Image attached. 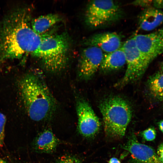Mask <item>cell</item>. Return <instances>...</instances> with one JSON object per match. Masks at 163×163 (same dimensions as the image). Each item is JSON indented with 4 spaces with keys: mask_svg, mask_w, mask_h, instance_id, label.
<instances>
[{
    "mask_svg": "<svg viewBox=\"0 0 163 163\" xmlns=\"http://www.w3.org/2000/svg\"><path fill=\"white\" fill-rule=\"evenodd\" d=\"M126 64L125 53L122 47L111 53H104L100 68L108 72L119 69Z\"/></svg>",
    "mask_w": 163,
    "mask_h": 163,
    "instance_id": "14",
    "label": "cell"
},
{
    "mask_svg": "<svg viewBox=\"0 0 163 163\" xmlns=\"http://www.w3.org/2000/svg\"><path fill=\"white\" fill-rule=\"evenodd\" d=\"M104 53L99 48L88 46L82 50L78 63V74L82 80L90 78L100 68Z\"/></svg>",
    "mask_w": 163,
    "mask_h": 163,
    "instance_id": "8",
    "label": "cell"
},
{
    "mask_svg": "<svg viewBox=\"0 0 163 163\" xmlns=\"http://www.w3.org/2000/svg\"><path fill=\"white\" fill-rule=\"evenodd\" d=\"M70 42L65 34L44 35L32 56L39 59L46 70L57 72L66 66L69 60Z\"/></svg>",
    "mask_w": 163,
    "mask_h": 163,
    "instance_id": "3",
    "label": "cell"
},
{
    "mask_svg": "<svg viewBox=\"0 0 163 163\" xmlns=\"http://www.w3.org/2000/svg\"><path fill=\"white\" fill-rule=\"evenodd\" d=\"M159 129L163 133V120L159 121L158 123Z\"/></svg>",
    "mask_w": 163,
    "mask_h": 163,
    "instance_id": "24",
    "label": "cell"
},
{
    "mask_svg": "<svg viewBox=\"0 0 163 163\" xmlns=\"http://www.w3.org/2000/svg\"><path fill=\"white\" fill-rule=\"evenodd\" d=\"M123 11L118 2L113 0H93L88 4L85 13V21L89 27L97 28L120 19Z\"/></svg>",
    "mask_w": 163,
    "mask_h": 163,
    "instance_id": "5",
    "label": "cell"
},
{
    "mask_svg": "<svg viewBox=\"0 0 163 163\" xmlns=\"http://www.w3.org/2000/svg\"><path fill=\"white\" fill-rule=\"evenodd\" d=\"M6 122V117L0 111V149L2 147L4 144Z\"/></svg>",
    "mask_w": 163,
    "mask_h": 163,
    "instance_id": "18",
    "label": "cell"
},
{
    "mask_svg": "<svg viewBox=\"0 0 163 163\" xmlns=\"http://www.w3.org/2000/svg\"><path fill=\"white\" fill-rule=\"evenodd\" d=\"M76 111L79 133L86 138L94 137L99 131L101 123L91 107L85 100L80 99L77 102Z\"/></svg>",
    "mask_w": 163,
    "mask_h": 163,
    "instance_id": "7",
    "label": "cell"
},
{
    "mask_svg": "<svg viewBox=\"0 0 163 163\" xmlns=\"http://www.w3.org/2000/svg\"><path fill=\"white\" fill-rule=\"evenodd\" d=\"M0 163H7L4 159L0 158Z\"/></svg>",
    "mask_w": 163,
    "mask_h": 163,
    "instance_id": "25",
    "label": "cell"
},
{
    "mask_svg": "<svg viewBox=\"0 0 163 163\" xmlns=\"http://www.w3.org/2000/svg\"><path fill=\"white\" fill-rule=\"evenodd\" d=\"M62 20L58 14L50 13L40 16L34 19L31 23V27L37 34L43 35L51 27Z\"/></svg>",
    "mask_w": 163,
    "mask_h": 163,
    "instance_id": "15",
    "label": "cell"
},
{
    "mask_svg": "<svg viewBox=\"0 0 163 163\" xmlns=\"http://www.w3.org/2000/svg\"><path fill=\"white\" fill-rule=\"evenodd\" d=\"M134 37L138 49L151 62L163 53V28Z\"/></svg>",
    "mask_w": 163,
    "mask_h": 163,
    "instance_id": "9",
    "label": "cell"
},
{
    "mask_svg": "<svg viewBox=\"0 0 163 163\" xmlns=\"http://www.w3.org/2000/svg\"><path fill=\"white\" fill-rule=\"evenodd\" d=\"M55 163H81V161L75 156L66 155L59 157Z\"/></svg>",
    "mask_w": 163,
    "mask_h": 163,
    "instance_id": "17",
    "label": "cell"
},
{
    "mask_svg": "<svg viewBox=\"0 0 163 163\" xmlns=\"http://www.w3.org/2000/svg\"><path fill=\"white\" fill-rule=\"evenodd\" d=\"M99 106L106 135L115 139L122 137L132 117L130 104L123 97L115 96L103 100Z\"/></svg>",
    "mask_w": 163,
    "mask_h": 163,
    "instance_id": "4",
    "label": "cell"
},
{
    "mask_svg": "<svg viewBox=\"0 0 163 163\" xmlns=\"http://www.w3.org/2000/svg\"><path fill=\"white\" fill-rule=\"evenodd\" d=\"M157 154L160 161L161 163H163V143L158 146L157 150Z\"/></svg>",
    "mask_w": 163,
    "mask_h": 163,
    "instance_id": "21",
    "label": "cell"
},
{
    "mask_svg": "<svg viewBox=\"0 0 163 163\" xmlns=\"http://www.w3.org/2000/svg\"><path fill=\"white\" fill-rule=\"evenodd\" d=\"M143 137L147 141H152L156 138V132L153 127H149L144 130L142 133Z\"/></svg>",
    "mask_w": 163,
    "mask_h": 163,
    "instance_id": "19",
    "label": "cell"
},
{
    "mask_svg": "<svg viewBox=\"0 0 163 163\" xmlns=\"http://www.w3.org/2000/svg\"><path fill=\"white\" fill-rule=\"evenodd\" d=\"M19 88L24 108L31 120L42 121L53 113L56 100L39 76L33 74L26 75L21 80Z\"/></svg>",
    "mask_w": 163,
    "mask_h": 163,
    "instance_id": "2",
    "label": "cell"
},
{
    "mask_svg": "<svg viewBox=\"0 0 163 163\" xmlns=\"http://www.w3.org/2000/svg\"><path fill=\"white\" fill-rule=\"evenodd\" d=\"M59 142L52 131L47 129L37 135L32 146L34 150L38 153H51L55 151Z\"/></svg>",
    "mask_w": 163,
    "mask_h": 163,
    "instance_id": "12",
    "label": "cell"
},
{
    "mask_svg": "<svg viewBox=\"0 0 163 163\" xmlns=\"http://www.w3.org/2000/svg\"><path fill=\"white\" fill-rule=\"evenodd\" d=\"M30 12L20 8L12 10L0 23V66L5 62L32 55L44 34L32 29Z\"/></svg>",
    "mask_w": 163,
    "mask_h": 163,
    "instance_id": "1",
    "label": "cell"
},
{
    "mask_svg": "<svg viewBox=\"0 0 163 163\" xmlns=\"http://www.w3.org/2000/svg\"><path fill=\"white\" fill-rule=\"evenodd\" d=\"M86 46H93L100 48L105 53L113 52L122 46L121 36L114 32H105L94 34L84 41Z\"/></svg>",
    "mask_w": 163,
    "mask_h": 163,
    "instance_id": "11",
    "label": "cell"
},
{
    "mask_svg": "<svg viewBox=\"0 0 163 163\" xmlns=\"http://www.w3.org/2000/svg\"><path fill=\"white\" fill-rule=\"evenodd\" d=\"M109 163H120V162L117 158L113 157L110 159Z\"/></svg>",
    "mask_w": 163,
    "mask_h": 163,
    "instance_id": "23",
    "label": "cell"
},
{
    "mask_svg": "<svg viewBox=\"0 0 163 163\" xmlns=\"http://www.w3.org/2000/svg\"><path fill=\"white\" fill-rule=\"evenodd\" d=\"M122 47L125 55L127 68L124 76L115 85L116 87H123L138 79L151 62L138 49L134 37L126 40Z\"/></svg>",
    "mask_w": 163,
    "mask_h": 163,
    "instance_id": "6",
    "label": "cell"
},
{
    "mask_svg": "<svg viewBox=\"0 0 163 163\" xmlns=\"http://www.w3.org/2000/svg\"><path fill=\"white\" fill-rule=\"evenodd\" d=\"M123 148L130 154L133 163H161L152 148L140 143L135 136L129 138Z\"/></svg>",
    "mask_w": 163,
    "mask_h": 163,
    "instance_id": "10",
    "label": "cell"
},
{
    "mask_svg": "<svg viewBox=\"0 0 163 163\" xmlns=\"http://www.w3.org/2000/svg\"><path fill=\"white\" fill-rule=\"evenodd\" d=\"M152 0H139L135 1L132 2L133 5L145 8L150 7L152 5Z\"/></svg>",
    "mask_w": 163,
    "mask_h": 163,
    "instance_id": "20",
    "label": "cell"
},
{
    "mask_svg": "<svg viewBox=\"0 0 163 163\" xmlns=\"http://www.w3.org/2000/svg\"><path fill=\"white\" fill-rule=\"evenodd\" d=\"M161 68L162 71V72L163 73V62H162L161 64Z\"/></svg>",
    "mask_w": 163,
    "mask_h": 163,
    "instance_id": "26",
    "label": "cell"
},
{
    "mask_svg": "<svg viewBox=\"0 0 163 163\" xmlns=\"http://www.w3.org/2000/svg\"><path fill=\"white\" fill-rule=\"evenodd\" d=\"M138 23L144 30H153L163 23V11L151 7L146 8L140 13Z\"/></svg>",
    "mask_w": 163,
    "mask_h": 163,
    "instance_id": "13",
    "label": "cell"
},
{
    "mask_svg": "<svg viewBox=\"0 0 163 163\" xmlns=\"http://www.w3.org/2000/svg\"><path fill=\"white\" fill-rule=\"evenodd\" d=\"M152 5L154 8L160 10L163 9V0L153 1Z\"/></svg>",
    "mask_w": 163,
    "mask_h": 163,
    "instance_id": "22",
    "label": "cell"
},
{
    "mask_svg": "<svg viewBox=\"0 0 163 163\" xmlns=\"http://www.w3.org/2000/svg\"><path fill=\"white\" fill-rule=\"evenodd\" d=\"M148 88L155 99L163 101V73L158 72L151 76L148 81Z\"/></svg>",
    "mask_w": 163,
    "mask_h": 163,
    "instance_id": "16",
    "label": "cell"
}]
</instances>
